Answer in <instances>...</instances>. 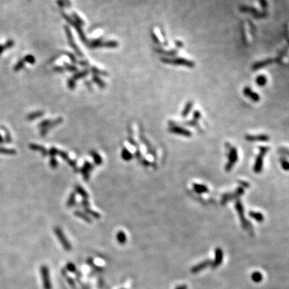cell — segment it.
Wrapping results in <instances>:
<instances>
[{
  "label": "cell",
  "instance_id": "1f68e13d",
  "mask_svg": "<svg viewBox=\"0 0 289 289\" xmlns=\"http://www.w3.org/2000/svg\"><path fill=\"white\" fill-rule=\"evenodd\" d=\"M88 74V72L87 71H83V72H80V73H78V74L77 75H75V79H77V78H83L84 77H85V76H86V74Z\"/></svg>",
  "mask_w": 289,
  "mask_h": 289
},
{
  "label": "cell",
  "instance_id": "7402d4cb",
  "mask_svg": "<svg viewBox=\"0 0 289 289\" xmlns=\"http://www.w3.org/2000/svg\"><path fill=\"white\" fill-rule=\"evenodd\" d=\"M280 162H281L282 168L284 169V171H289V161H287L285 158H284V157H282V158H281V159H280Z\"/></svg>",
  "mask_w": 289,
  "mask_h": 289
},
{
  "label": "cell",
  "instance_id": "f35d334b",
  "mask_svg": "<svg viewBox=\"0 0 289 289\" xmlns=\"http://www.w3.org/2000/svg\"><path fill=\"white\" fill-rule=\"evenodd\" d=\"M176 45L177 46V47H182L183 46V42H179V41H176Z\"/></svg>",
  "mask_w": 289,
  "mask_h": 289
},
{
  "label": "cell",
  "instance_id": "e575fe53",
  "mask_svg": "<svg viewBox=\"0 0 289 289\" xmlns=\"http://www.w3.org/2000/svg\"><path fill=\"white\" fill-rule=\"evenodd\" d=\"M77 215H78V216H79V217H81V218H83L84 219V220H86L87 221H90L89 220V219L88 217H86V216H84V215H83V214H82V213H80V212H77Z\"/></svg>",
  "mask_w": 289,
  "mask_h": 289
},
{
  "label": "cell",
  "instance_id": "f1b7e54d",
  "mask_svg": "<svg viewBox=\"0 0 289 289\" xmlns=\"http://www.w3.org/2000/svg\"><path fill=\"white\" fill-rule=\"evenodd\" d=\"M92 154L93 155L92 156H93V157H94V159L95 161V162L97 163V164H100V163H101L102 161H101V157L99 156L97 153H96L95 152H92Z\"/></svg>",
  "mask_w": 289,
  "mask_h": 289
},
{
  "label": "cell",
  "instance_id": "603a6c76",
  "mask_svg": "<svg viewBox=\"0 0 289 289\" xmlns=\"http://www.w3.org/2000/svg\"><path fill=\"white\" fill-rule=\"evenodd\" d=\"M66 268L68 271L72 272H74L76 270H77V268H76V266L73 263H72V262H69V263L67 264Z\"/></svg>",
  "mask_w": 289,
  "mask_h": 289
},
{
  "label": "cell",
  "instance_id": "d4e9b609",
  "mask_svg": "<svg viewBox=\"0 0 289 289\" xmlns=\"http://www.w3.org/2000/svg\"><path fill=\"white\" fill-rule=\"evenodd\" d=\"M278 152L281 154L283 155H286V156L289 157V149H287V148L281 147L278 149Z\"/></svg>",
  "mask_w": 289,
  "mask_h": 289
},
{
  "label": "cell",
  "instance_id": "7a4b0ae2",
  "mask_svg": "<svg viewBox=\"0 0 289 289\" xmlns=\"http://www.w3.org/2000/svg\"><path fill=\"white\" fill-rule=\"evenodd\" d=\"M259 154L256 156L255 159V163L254 165V171L255 173H260L262 169H263V163H264V158L265 155L267 153V152L269 151V147H259Z\"/></svg>",
  "mask_w": 289,
  "mask_h": 289
},
{
  "label": "cell",
  "instance_id": "ac0fdd59",
  "mask_svg": "<svg viewBox=\"0 0 289 289\" xmlns=\"http://www.w3.org/2000/svg\"><path fill=\"white\" fill-rule=\"evenodd\" d=\"M249 216L258 222H262L264 221V215L261 213L254 211H250L248 213Z\"/></svg>",
  "mask_w": 289,
  "mask_h": 289
},
{
  "label": "cell",
  "instance_id": "5b68a950",
  "mask_svg": "<svg viewBox=\"0 0 289 289\" xmlns=\"http://www.w3.org/2000/svg\"><path fill=\"white\" fill-rule=\"evenodd\" d=\"M162 61L165 63L173 64L174 65H180L188 67V68H194L195 63L192 61L185 59V58H175V59H169V58H163Z\"/></svg>",
  "mask_w": 289,
  "mask_h": 289
},
{
  "label": "cell",
  "instance_id": "8fae6325",
  "mask_svg": "<svg viewBox=\"0 0 289 289\" xmlns=\"http://www.w3.org/2000/svg\"><path fill=\"white\" fill-rule=\"evenodd\" d=\"M56 233L58 238L59 239V240L61 244L62 245V246L64 249L67 251L71 250L72 248L71 244V243H69V242L67 240L66 238L64 236V233L62 232L61 231L60 229H56Z\"/></svg>",
  "mask_w": 289,
  "mask_h": 289
},
{
  "label": "cell",
  "instance_id": "3957f363",
  "mask_svg": "<svg viewBox=\"0 0 289 289\" xmlns=\"http://www.w3.org/2000/svg\"><path fill=\"white\" fill-rule=\"evenodd\" d=\"M227 158H228V161H227L226 165V167H225V170L227 172H229L232 170L233 165H235V163H236L238 161V153L237 149L231 146V147L228 149Z\"/></svg>",
  "mask_w": 289,
  "mask_h": 289
},
{
  "label": "cell",
  "instance_id": "4fadbf2b",
  "mask_svg": "<svg viewBox=\"0 0 289 289\" xmlns=\"http://www.w3.org/2000/svg\"><path fill=\"white\" fill-rule=\"evenodd\" d=\"M212 262V261L211 260H206L202 261L201 262H200V263L196 264L195 266H193L191 269V272L193 274H196L197 272H199L200 271L206 269V268L208 266H209V265L211 266Z\"/></svg>",
  "mask_w": 289,
  "mask_h": 289
},
{
  "label": "cell",
  "instance_id": "5bb4252c",
  "mask_svg": "<svg viewBox=\"0 0 289 289\" xmlns=\"http://www.w3.org/2000/svg\"><path fill=\"white\" fill-rule=\"evenodd\" d=\"M274 61H276V60L273 59V58H268V59L259 61V62H257L253 64V66H252V69L254 71H257V70L260 69L262 68H264L265 66L270 65V64L273 63Z\"/></svg>",
  "mask_w": 289,
  "mask_h": 289
},
{
  "label": "cell",
  "instance_id": "836d02e7",
  "mask_svg": "<svg viewBox=\"0 0 289 289\" xmlns=\"http://www.w3.org/2000/svg\"><path fill=\"white\" fill-rule=\"evenodd\" d=\"M74 195L72 194L71 195V197H70L69 201L68 202V206H72L73 204H74V203H74Z\"/></svg>",
  "mask_w": 289,
  "mask_h": 289
},
{
  "label": "cell",
  "instance_id": "d590c367",
  "mask_svg": "<svg viewBox=\"0 0 289 289\" xmlns=\"http://www.w3.org/2000/svg\"><path fill=\"white\" fill-rule=\"evenodd\" d=\"M68 85H69V87L71 89H73L74 87L75 86V83H74V80H71L69 81V84H68Z\"/></svg>",
  "mask_w": 289,
  "mask_h": 289
},
{
  "label": "cell",
  "instance_id": "44dd1931",
  "mask_svg": "<svg viewBox=\"0 0 289 289\" xmlns=\"http://www.w3.org/2000/svg\"><path fill=\"white\" fill-rule=\"evenodd\" d=\"M116 240L119 244H124L127 241V236L123 232L120 231L116 233Z\"/></svg>",
  "mask_w": 289,
  "mask_h": 289
},
{
  "label": "cell",
  "instance_id": "9c48e42d",
  "mask_svg": "<svg viewBox=\"0 0 289 289\" xmlns=\"http://www.w3.org/2000/svg\"><path fill=\"white\" fill-rule=\"evenodd\" d=\"M223 250L220 248H217L215 250V259L212 261L211 266L212 268H216L221 265L223 261Z\"/></svg>",
  "mask_w": 289,
  "mask_h": 289
},
{
  "label": "cell",
  "instance_id": "7c38bea8",
  "mask_svg": "<svg viewBox=\"0 0 289 289\" xmlns=\"http://www.w3.org/2000/svg\"><path fill=\"white\" fill-rule=\"evenodd\" d=\"M169 131L171 133L177 134V135H182L187 137H189L192 135V133L190 131L178 126H173L170 127L169 128Z\"/></svg>",
  "mask_w": 289,
  "mask_h": 289
},
{
  "label": "cell",
  "instance_id": "ffe728a7",
  "mask_svg": "<svg viewBox=\"0 0 289 289\" xmlns=\"http://www.w3.org/2000/svg\"><path fill=\"white\" fill-rule=\"evenodd\" d=\"M251 278H252V280L254 282H260L262 281V279H263V276H262V274L260 272L255 271V272H254L252 274V275H251Z\"/></svg>",
  "mask_w": 289,
  "mask_h": 289
},
{
  "label": "cell",
  "instance_id": "ba28073f",
  "mask_svg": "<svg viewBox=\"0 0 289 289\" xmlns=\"http://www.w3.org/2000/svg\"><path fill=\"white\" fill-rule=\"evenodd\" d=\"M245 140L249 142H267L270 141V137L266 135H246L244 137Z\"/></svg>",
  "mask_w": 289,
  "mask_h": 289
},
{
  "label": "cell",
  "instance_id": "f546056e",
  "mask_svg": "<svg viewBox=\"0 0 289 289\" xmlns=\"http://www.w3.org/2000/svg\"><path fill=\"white\" fill-rule=\"evenodd\" d=\"M238 183L239 185H240V187H242V188H243L244 189V188H249V187H250V184L246 182H243V181H238Z\"/></svg>",
  "mask_w": 289,
  "mask_h": 289
},
{
  "label": "cell",
  "instance_id": "8992f818",
  "mask_svg": "<svg viewBox=\"0 0 289 289\" xmlns=\"http://www.w3.org/2000/svg\"><path fill=\"white\" fill-rule=\"evenodd\" d=\"M41 278L43 283V287L44 289H52V282L50 280V275L48 266L44 265L40 268Z\"/></svg>",
  "mask_w": 289,
  "mask_h": 289
},
{
  "label": "cell",
  "instance_id": "74e56055",
  "mask_svg": "<svg viewBox=\"0 0 289 289\" xmlns=\"http://www.w3.org/2000/svg\"><path fill=\"white\" fill-rule=\"evenodd\" d=\"M152 35H153V40H155V42L157 44H159V39H158V38H157V35H156V34H153Z\"/></svg>",
  "mask_w": 289,
  "mask_h": 289
},
{
  "label": "cell",
  "instance_id": "484cf974",
  "mask_svg": "<svg viewBox=\"0 0 289 289\" xmlns=\"http://www.w3.org/2000/svg\"><path fill=\"white\" fill-rule=\"evenodd\" d=\"M93 80H94V81L96 83H97L99 86L100 87H102V88H104V86H105V84L104 83H103V81L101 80V79L99 78H98L97 77H93Z\"/></svg>",
  "mask_w": 289,
  "mask_h": 289
},
{
  "label": "cell",
  "instance_id": "cb8c5ba5",
  "mask_svg": "<svg viewBox=\"0 0 289 289\" xmlns=\"http://www.w3.org/2000/svg\"><path fill=\"white\" fill-rule=\"evenodd\" d=\"M185 125H189V126H191V127L200 128V126H199V124L197 123L196 121L194 120V119H193V120H191V121H188V122H185Z\"/></svg>",
  "mask_w": 289,
  "mask_h": 289
},
{
  "label": "cell",
  "instance_id": "30bf717a",
  "mask_svg": "<svg viewBox=\"0 0 289 289\" xmlns=\"http://www.w3.org/2000/svg\"><path fill=\"white\" fill-rule=\"evenodd\" d=\"M243 94L246 97L250 98L251 101L254 102V103H258L260 100V97L258 93L254 92L248 86L244 87L243 89Z\"/></svg>",
  "mask_w": 289,
  "mask_h": 289
},
{
  "label": "cell",
  "instance_id": "52a82bcc",
  "mask_svg": "<svg viewBox=\"0 0 289 289\" xmlns=\"http://www.w3.org/2000/svg\"><path fill=\"white\" fill-rule=\"evenodd\" d=\"M240 11L244 13H250L251 14H252V16L257 19H261V18H264V17H266L267 14L265 12V11H259L258 10H256L254 8L248 6V5H240Z\"/></svg>",
  "mask_w": 289,
  "mask_h": 289
},
{
  "label": "cell",
  "instance_id": "9a60e30c",
  "mask_svg": "<svg viewBox=\"0 0 289 289\" xmlns=\"http://www.w3.org/2000/svg\"><path fill=\"white\" fill-rule=\"evenodd\" d=\"M193 188H194V190L197 193V194H206V193H208L209 191L208 188L205 185L203 184H200V183H194L193 185Z\"/></svg>",
  "mask_w": 289,
  "mask_h": 289
},
{
  "label": "cell",
  "instance_id": "d6986e66",
  "mask_svg": "<svg viewBox=\"0 0 289 289\" xmlns=\"http://www.w3.org/2000/svg\"><path fill=\"white\" fill-rule=\"evenodd\" d=\"M193 106H194V103H193L192 101H189L186 103L184 109H183V111L182 113V116L183 117H186V116L189 115V113H190Z\"/></svg>",
  "mask_w": 289,
  "mask_h": 289
},
{
  "label": "cell",
  "instance_id": "6da1fadb",
  "mask_svg": "<svg viewBox=\"0 0 289 289\" xmlns=\"http://www.w3.org/2000/svg\"><path fill=\"white\" fill-rule=\"evenodd\" d=\"M235 208L237 213L238 214V216L240 218V220L242 223V226L246 231L248 232L250 235H253V227L252 226L250 221L245 218L244 215V209L243 204L240 199H237L235 203Z\"/></svg>",
  "mask_w": 289,
  "mask_h": 289
},
{
  "label": "cell",
  "instance_id": "4dcf8cb0",
  "mask_svg": "<svg viewBox=\"0 0 289 289\" xmlns=\"http://www.w3.org/2000/svg\"><path fill=\"white\" fill-rule=\"evenodd\" d=\"M77 191L80 194H81L82 195H83V197H86L87 196V194H86V192L85 193V191H84V189L81 188V187H79V186H78L77 188Z\"/></svg>",
  "mask_w": 289,
  "mask_h": 289
},
{
  "label": "cell",
  "instance_id": "8d00e7d4",
  "mask_svg": "<svg viewBox=\"0 0 289 289\" xmlns=\"http://www.w3.org/2000/svg\"><path fill=\"white\" fill-rule=\"evenodd\" d=\"M176 289H188V287H187V286L185 284H182V285L178 286V287L176 288Z\"/></svg>",
  "mask_w": 289,
  "mask_h": 289
},
{
  "label": "cell",
  "instance_id": "4316f807",
  "mask_svg": "<svg viewBox=\"0 0 289 289\" xmlns=\"http://www.w3.org/2000/svg\"><path fill=\"white\" fill-rule=\"evenodd\" d=\"M259 3L261 5V8L263 9V10H264V11H266V10L268 7L267 0H259Z\"/></svg>",
  "mask_w": 289,
  "mask_h": 289
},
{
  "label": "cell",
  "instance_id": "e0dca14e",
  "mask_svg": "<svg viewBox=\"0 0 289 289\" xmlns=\"http://www.w3.org/2000/svg\"><path fill=\"white\" fill-rule=\"evenodd\" d=\"M255 83L258 86H264L268 83L267 77L264 74H260L256 77Z\"/></svg>",
  "mask_w": 289,
  "mask_h": 289
},
{
  "label": "cell",
  "instance_id": "83f0119b",
  "mask_svg": "<svg viewBox=\"0 0 289 289\" xmlns=\"http://www.w3.org/2000/svg\"><path fill=\"white\" fill-rule=\"evenodd\" d=\"M201 114L200 113V111H199V110H195L194 114H193V117H194V120L195 121H198L199 119L201 118Z\"/></svg>",
  "mask_w": 289,
  "mask_h": 289
},
{
  "label": "cell",
  "instance_id": "d6a6232c",
  "mask_svg": "<svg viewBox=\"0 0 289 289\" xmlns=\"http://www.w3.org/2000/svg\"><path fill=\"white\" fill-rule=\"evenodd\" d=\"M73 16H74V18L77 20V22L79 23V24H80L81 25H83V24H84V22H83V20H82L81 18H80V17H78V15H77V14H73Z\"/></svg>",
  "mask_w": 289,
  "mask_h": 289
},
{
  "label": "cell",
  "instance_id": "2e32d148",
  "mask_svg": "<svg viewBox=\"0 0 289 289\" xmlns=\"http://www.w3.org/2000/svg\"><path fill=\"white\" fill-rule=\"evenodd\" d=\"M66 30L67 36H68L69 42H70V44H71V46L73 48V49H74V50H75L76 52H77V53L78 55H79L80 56H83V55H82V54H81V52H80L79 50L78 49V47L77 46V45H76V44L74 43V40H73V38H72V34H71V30H70L68 28H66Z\"/></svg>",
  "mask_w": 289,
  "mask_h": 289
},
{
  "label": "cell",
  "instance_id": "277c9868",
  "mask_svg": "<svg viewBox=\"0 0 289 289\" xmlns=\"http://www.w3.org/2000/svg\"><path fill=\"white\" fill-rule=\"evenodd\" d=\"M244 194V189L242 188V187H239L233 193H227V194H224L222 195V197H221V205H224V204H226L230 201L238 199V197L242 196Z\"/></svg>",
  "mask_w": 289,
  "mask_h": 289
}]
</instances>
